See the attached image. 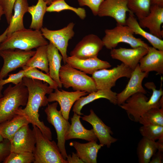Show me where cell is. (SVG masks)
I'll list each match as a JSON object with an SVG mask.
<instances>
[{
  "label": "cell",
  "mask_w": 163,
  "mask_h": 163,
  "mask_svg": "<svg viewBox=\"0 0 163 163\" xmlns=\"http://www.w3.org/2000/svg\"><path fill=\"white\" fill-rule=\"evenodd\" d=\"M58 103L55 102L47 104L44 110L47 121L54 127L57 134V145L63 158L66 160L67 155L65 148V137L70 124L57 109Z\"/></svg>",
  "instance_id": "cell-8"
},
{
  "label": "cell",
  "mask_w": 163,
  "mask_h": 163,
  "mask_svg": "<svg viewBox=\"0 0 163 163\" xmlns=\"http://www.w3.org/2000/svg\"><path fill=\"white\" fill-rule=\"evenodd\" d=\"M104 0H78L80 6H87L91 10L94 16L97 15L100 5Z\"/></svg>",
  "instance_id": "cell-40"
},
{
  "label": "cell",
  "mask_w": 163,
  "mask_h": 163,
  "mask_svg": "<svg viewBox=\"0 0 163 163\" xmlns=\"http://www.w3.org/2000/svg\"><path fill=\"white\" fill-rule=\"evenodd\" d=\"M163 78H161V85L159 89H156L154 82H149L145 84V87L152 91L149 99L145 94L137 93L133 95L119 106L125 110L129 118L135 122H139L141 116L150 109L154 107H163L162 88Z\"/></svg>",
  "instance_id": "cell-2"
},
{
  "label": "cell",
  "mask_w": 163,
  "mask_h": 163,
  "mask_svg": "<svg viewBox=\"0 0 163 163\" xmlns=\"http://www.w3.org/2000/svg\"><path fill=\"white\" fill-rule=\"evenodd\" d=\"M147 53L140 60L139 67L142 71H155L157 74H163V50L149 46Z\"/></svg>",
  "instance_id": "cell-21"
},
{
  "label": "cell",
  "mask_w": 163,
  "mask_h": 163,
  "mask_svg": "<svg viewBox=\"0 0 163 163\" xmlns=\"http://www.w3.org/2000/svg\"><path fill=\"white\" fill-rule=\"evenodd\" d=\"M11 143L8 139L0 142V163L4 161L11 152Z\"/></svg>",
  "instance_id": "cell-41"
},
{
  "label": "cell",
  "mask_w": 163,
  "mask_h": 163,
  "mask_svg": "<svg viewBox=\"0 0 163 163\" xmlns=\"http://www.w3.org/2000/svg\"><path fill=\"white\" fill-rule=\"evenodd\" d=\"M47 56L48 61L49 73L51 78L57 84L58 87L62 88L59 78V72L61 67L62 57L58 49L50 42L47 45Z\"/></svg>",
  "instance_id": "cell-27"
},
{
  "label": "cell",
  "mask_w": 163,
  "mask_h": 163,
  "mask_svg": "<svg viewBox=\"0 0 163 163\" xmlns=\"http://www.w3.org/2000/svg\"><path fill=\"white\" fill-rule=\"evenodd\" d=\"M59 75L60 82L65 88L72 87L75 91H85L89 93L97 90L92 77L67 63L61 66Z\"/></svg>",
  "instance_id": "cell-6"
},
{
  "label": "cell",
  "mask_w": 163,
  "mask_h": 163,
  "mask_svg": "<svg viewBox=\"0 0 163 163\" xmlns=\"http://www.w3.org/2000/svg\"><path fill=\"white\" fill-rule=\"evenodd\" d=\"M16 0H0V5L2 8L7 23L9 24L13 15L14 5Z\"/></svg>",
  "instance_id": "cell-38"
},
{
  "label": "cell",
  "mask_w": 163,
  "mask_h": 163,
  "mask_svg": "<svg viewBox=\"0 0 163 163\" xmlns=\"http://www.w3.org/2000/svg\"><path fill=\"white\" fill-rule=\"evenodd\" d=\"M149 72H143L140 70L139 64L131 73L130 79L124 89L117 94V104L120 106L130 97L137 93L144 94L147 92L142 86L144 79L148 77Z\"/></svg>",
  "instance_id": "cell-15"
},
{
  "label": "cell",
  "mask_w": 163,
  "mask_h": 163,
  "mask_svg": "<svg viewBox=\"0 0 163 163\" xmlns=\"http://www.w3.org/2000/svg\"><path fill=\"white\" fill-rule=\"evenodd\" d=\"M28 7L27 0H16L13 8L14 13L7 28V37L15 31L25 28L23 18L27 12Z\"/></svg>",
  "instance_id": "cell-26"
},
{
  "label": "cell",
  "mask_w": 163,
  "mask_h": 163,
  "mask_svg": "<svg viewBox=\"0 0 163 163\" xmlns=\"http://www.w3.org/2000/svg\"><path fill=\"white\" fill-rule=\"evenodd\" d=\"M68 163H84L81 159L77 154L73 152L72 153V155H67L66 159Z\"/></svg>",
  "instance_id": "cell-43"
},
{
  "label": "cell",
  "mask_w": 163,
  "mask_h": 163,
  "mask_svg": "<svg viewBox=\"0 0 163 163\" xmlns=\"http://www.w3.org/2000/svg\"><path fill=\"white\" fill-rule=\"evenodd\" d=\"M138 23L142 28H148L150 33L162 39L163 32L161 27L163 23V7L151 5L148 14L139 20Z\"/></svg>",
  "instance_id": "cell-20"
},
{
  "label": "cell",
  "mask_w": 163,
  "mask_h": 163,
  "mask_svg": "<svg viewBox=\"0 0 163 163\" xmlns=\"http://www.w3.org/2000/svg\"><path fill=\"white\" fill-rule=\"evenodd\" d=\"M25 75L24 70H21L16 73L10 74L6 79L0 80V84L4 86L8 83H11L14 85H17L22 81Z\"/></svg>",
  "instance_id": "cell-39"
},
{
  "label": "cell",
  "mask_w": 163,
  "mask_h": 163,
  "mask_svg": "<svg viewBox=\"0 0 163 163\" xmlns=\"http://www.w3.org/2000/svg\"><path fill=\"white\" fill-rule=\"evenodd\" d=\"M80 115L74 112L71 118V124L65 137L66 140L71 139H78L88 141H95L98 139L93 129L88 130L81 123Z\"/></svg>",
  "instance_id": "cell-23"
},
{
  "label": "cell",
  "mask_w": 163,
  "mask_h": 163,
  "mask_svg": "<svg viewBox=\"0 0 163 163\" xmlns=\"http://www.w3.org/2000/svg\"><path fill=\"white\" fill-rule=\"evenodd\" d=\"M151 5H156L163 7V0H150Z\"/></svg>",
  "instance_id": "cell-44"
},
{
  "label": "cell",
  "mask_w": 163,
  "mask_h": 163,
  "mask_svg": "<svg viewBox=\"0 0 163 163\" xmlns=\"http://www.w3.org/2000/svg\"><path fill=\"white\" fill-rule=\"evenodd\" d=\"M127 12H130L127 0H104L100 6L97 15L111 17L117 24L125 25Z\"/></svg>",
  "instance_id": "cell-12"
},
{
  "label": "cell",
  "mask_w": 163,
  "mask_h": 163,
  "mask_svg": "<svg viewBox=\"0 0 163 163\" xmlns=\"http://www.w3.org/2000/svg\"><path fill=\"white\" fill-rule=\"evenodd\" d=\"M7 28L0 35V43L3 41L7 37Z\"/></svg>",
  "instance_id": "cell-45"
},
{
  "label": "cell",
  "mask_w": 163,
  "mask_h": 163,
  "mask_svg": "<svg viewBox=\"0 0 163 163\" xmlns=\"http://www.w3.org/2000/svg\"><path fill=\"white\" fill-rule=\"evenodd\" d=\"M148 48L143 46L129 49L120 47L111 50L112 58L119 60L132 70L139 64L140 59L147 53Z\"/></svg>",
  "instance_id": "cell-18"
},
{
  "label": "cell",
  "mask_w": 163,
  "mask_h": 163,
  "mask_svg": "<svg viewBox=\"0 0 163 163\" xmlns=\"http://www.w3.org/2000/svg\"><path fill=\"white\" fill-rule=\"evenodd\" d=\"M139 122L142 125L163 126V107H154L150 109L141 116Z\"/></svg>",
  "instance_id": "cell-32"
},
{
  "label": "cell",
  "mask_w": 163,
  "mask_h": 163,
  "mask_svg": "<svg viewBox=\"0 0 163 163\" xmlns=\"http://www.w3.org/2000/svg\"><path fill=\"white\" fill-rule=\"evenodd\" d=\"M126 25L132 30L134 34L139 35L148 40L152 47L159 50H163V40L144 30L139 26L134 15L131 12H129Z\"/></svg>",
  "instance_id": "cell-28"
},
{
  "label": "cell",
  "mask_w": 163,
  "mask_h": 163,
  "mask_svg": "<svg viewBox=\"0 0 163 163\" xmlns=\"http://www.w3.org/2000/svg\"><path fill=\"white\" fill-rule=\"evenodd\" d=\"M4 139L3 138L0 134V142L2 141Z\"/></svg>",
  "instance_id": "cell-49"
},
{
  "label": "cell",
  "mask_w": 163,
  "mask_h": 163,
  "mask_svg": "<svg viewBox=\"0 0 163 163\" xmlns=\"http://www.w3.org/2000/svg\"><path fill=\"white\" fill-rule=\"evenodd\" d=\"M29 123L25 117L17 115L11 119L0 123V134L4 139H8L10 141L20 128Z\"/></svg>",
  "instance_id": "cell-29"
},
{
  "label": "cell",
  "mask_w": 163,
  "mask_h": 163,
  "mask_svg": "<svg viewBox=\"0 0 163 163\" xmlns=\"http://www.w3.org/2000/svg\"><path fill=\"white\" fill-rule=\"evenodd\" d=\"M28 97V90L22 81L14 86L9 85L0 97V123L17 115L18 109L26 106Z\"/></svg>",
  "instance_id": "cell-3"
},
{
  "label": "cell",
  "mask_w": 163,
  "mask_h": 163,
  "mask_svg": "<svg viewBox=\"0 0 163 163\" xmlns=\"http://www.w3.org/2000/svg\"><path fill=\"white\" fill-rule=\"evenodd\" d=\"M117 93L111 89H98L97 91L89 93L85 97H82L74 103L72 111L79 115L83 114L81 112L82 107L85 105L95 100L105 98L114 105L117 104Z\"/></svg>",
  "instance_id": "cell-22"
},
{
  "label": "cell",
  "mask_w": 163,
  "mask_h": 163,
  "mask_svg": "<svg viewBox=\"0 0 163 163\" xmlns=\"http://www.w3.org/2000/svg\"><path fill=\"white\" fill-rule=\"evenodd\" d=\"M55 0H44V1L46 3L47 5H49L52 2Z\"/></svg>",
  "instance_id": "cell-48"
},
{
  "label": "cell",
  "mask_w": 163,
  "mask_h": 163,
  "mask_svg": "<svg viewBox=\"0 0 163 163\" xmlns=\"http://www.w3.org/2000/svg\"><path fill=\"white\" fill-rule=\"evenodd\" d=\"M133 70L122 63L111 69H103L92 74L96 88L98 89H111L117 80L122 77L129 78Z\"/></svg>",
  "instance_id": "cell-9"
},
{
  "label": "cell",
  "mask_w": 163,
  "mask_h": 163,
  "mask_svg": "<svg viewBox=\"0 0 163 163\" xmlns=\"http://www.w3.org/2000/svg\"><path fill=\"white\" fill-rule=\"evenodd\" d=\"M22 82L28 90V99L25 107L22 108L20 107L17 112V114L25 117L30 123L37 127L45 137L52 140L51 129L39 119V111L40 107L48 104L46 95L53 92L54 89L47 83L37 79L24 77Z\"/></svg>",
  "instance_id": "cell-1"
},
{
  "label": "cell",
  "mask_w": 163,
  "mask_h": 163,
  "mask_svg": "<svg viewBox=\"0 0 163 163\" xmlns=\"http://www.w3.org/2000/svg\"><path fill=\"white\" fill-rule=\"evenodd\" d=\"M66 63L86 74L90 75L98 70L111 66L108 62L101 60L97 57L82 59L70 56H68Z\"/></svg>",
  "instance_id": "cell-19"
},
{
  "label": "cell",
  "mask_w": 163,
  "mask_h": 163,
  "mask_svg": "<svg viewBox=\"0 0 163 163\" xmlns=\"http://www.w3.org/2000/svg\"><path fill=\"white\" fill-rule=\"evenodd\" d=\"M64 10H69L75 12L81 19L86 17L85 9L82 8H75L69 5L65 0H55L47 7L46 12H59Z\"/></svg>",
  "instance_id": "cell-33"
},
{
  "label": "cell",
  "mask_w": 163,
  "mask_h": 163,
  "mask_svg": "<svg viewBox=\"0 0 163 163\" xmlns=\"http://www.w3.org/2000/svg\"><path fill=\"white\" fill-rule=\"evenodd\" d=\"M47 5L44 0H38L36 5L29 6L27 12L32 18L30 29L40 30L43 27V17L46 12Z\"/></svg>",
  "instance_id": "cell-30"
},
{
  "label": "cell",
  "mask_w": 163,
  "mask_h": 163,
  "mask_svg": "<svg viewBox=\"0 0 163 163\" xmlns=\"http://www.w3.org/2000/svg\"><path fill=\"white\" fill-rule=\"evenodd\" d=\"M81 117L82 120L92 126V129L100 144L103 146L106 145L109 148L112 143L118 140L111 136L113 133L110 127L105 125L92 109L90 110L89 115H84Z\"/></svg>",
  "instance_id": "cell-17"
},
{
  "label": "cell",
  "mask_w": 163,
  "mask_h": 163,
  "mask_svg": "<svg viewBox=\"0 0 163 163\" xmlns=\"http://www.w3.org/2000/svg\"><path fill=\"white\" fill-rule=\"evenodd\" d=\"M32 130L36 139L33 152L34 163H68L64 159L56 142L45 137L36 126L32 125Z\"/></svg>",
  "instance_id": "cell-5"
},
{
  "label": "cell",
  "mask_w": 163,
  "mask_h": 163,
  "mask_svg": "<svg viewBox=\"0 0 163 163\" xmlns=\"http://www.w3.org/2000/svg\"><path fill=\"white\" fill-rule=\"evenodd\" d=\"M25 73V77L37 79L47 83L53 89L58 88L56 83L51 78L48 74L44 73L35 68L24 66L22 67Z\"/></svg>",
  "instance_id": "cell-35"
},
{
  "label": "cell",
  "mask_w": 163,
  "mask_h": 163,
  "mask_svg": "<svg viewBox=\"0 0 163 163\" xmlns=\"http://www.w3.org/2000/svg\"><path fill=\"white\" fill-rule=\"evenodd\" d=\"M142 136L148 139L155 141L163 139V126L148 125H142L139 129Z\"/></svg>",
  "instance_id": "cell-36"
},
{
  "label": "cell",
  "mask_w": 163,
  "mask_h": 163,
  "mask_svg": "<svg viewBox=\"0 0 163 163\" xmlns=\"http://www.w3.org/2000/svg\"><path fill=\"white\" fill-rule=\"evenodd\" d=\"M88 93L85 91H75L69 92L58 88L54 89L49 94L48 102L56 101L60 106L61 111L63 117L66 120L69 118L70 112L73 104L80 97L85 96Z\"/></svg>",
  "instance_id": "cell-14"
},
{
  "label": "cell",
  "mask_w": 163,
  "mask_h": 163,
  "mask_svg": "<svg viewBox=\"0 0 163 163\" xmlns=\"http://www.w3.org/2000/svg\"><path fill=\"white\" fill-rule=\"evenodd\" d=\"M151 6L150 0H127L129 9L139 20L148 14Z\"/></svg>",
  "instance_id": "cell-34"
},
{
  "label": "cell",
  "mask_w": 163,
  "mask_h": 163,
  "mask_svg": "<svg viewBox=\"0 0 163 163\" xmlns=\"http://www.w3.org/2000/svg\"><path fill=\"white\" fill-rule=\"evenodd\" d=\"M34 158L33 153L10 152L3 163H33Z\"/></svg>",
  "instance_id": "cell-37"
},
{
  "label": "cell",
  "mask_w": 163,
  "mask_h": 163,
  "mask_svg": "<svg viewBox=\"0 0 163 163\" xmlns=\"http://www.w3.org/2000/svg\"><path fill=\"white\" fill-rule=\"evenodd\" d=\"M104 46L102 40L97 36L88 35L77 44L70 55L82 59L97 57Z\"/></svg>",
  "instance_id": "cell-13"
},
{
  "label": "cell",
  "mask_w": 163,
  "mask_h": 163,
  "mask_svg": "<svg viewBox=\"0 0 163 163\" xmlns=\"http://www.w3.org/2000/svg\"><path fill=\"white\" fill-rule=\"evenodd\" d=\"M105 35L102 39L104 46L108 49L115 48L121 43H126L131 47L143 46L148 48L149 46L140 38L134 36L132 30L127 25L117 24L111 29L105 30Z\"/></svg>",
  "instance_id": "cell-7"
},
{
  "label": "cell",
  "mask_w": 163,
  "mask_h": 163,
  "mask_svg": "<svg viewBox=\"0 0 163 163\" xmlns=\"http://www.w3.org/2000/svg\"><path fill=\"white\" fill-rule=\"evenodd\" d=\"M3 86H2L0 84V97H2L3 96V94H2V91L3 88Z\"/></svg>",
  "instance_id": "cell-47"
},
{
  "label": "cell",
  "mask_w": 163,
  "mask_h": 163,
  "mask_svg": "<svg viewBox=\"0 0 163 163\" xmlns=\"http://www.w3.org/2000/svg\"><path fill=\"white\" fill-rule=\"evenodd\" d=\"M158 150L163 151V141H155L145 137L139 142L137 153L139 163H149L154 154Z\"/></svg>",
  "instance_id": "cell-25"
},
{
  "label": "cell",
  "mask_w": 163,
  "mask_h": 163,
  "mask_svg": "<svg viewBox=\"0 0 163 163\" xmlns=\"http://www.w3.org/2000/svg\"><path fill=\"white\" fill-rule=\"evenodd\" d=\"M74 26V23L72 22L66 27L58 30H50L46 27H42L40 29L44 37L49 40L60 52L64 64L66 63L68 56L67 52L69 41L75 34L73 30Z\"/></svg>",
  "instance_id": "cell-11"
},
{
  "label": "cell",
  "mask_w": 163,
  "mask_h": 163,
  "mask_svg": "<svg viewBox=\"0 0 163 163\" xmlns=\"http://www.w3.org/2000/svg\"><path fill=\"white\" fill-rule=\"evenodd\" d=\"M48 43L40 30L25 28L7 37L0 43V51L15 49L28 51Z\"/></svg>",
  "instance_id": "cell-4"
},
{
  "label": "cell",
  "mask_w": 163,
  "mask_h": 163,
  "mask_svg": "<svg viewBox=\"0 0 163 163\" xmlns=\"http://www.w3.org/2000/svg\"><path fill=\"white\" fill-rule=\"evenodd\" d=\"M4 14V12L2 7L0 5V20H1L2 15Z\"/></svg>",
  "instance_id": "cell-46"
},
{
  "label": "cell",
  "mask_w": 163,
  "mask_h": 163,
  "mask_svg": "<svg viewBox=\"0 0 163 163\" xmlns=\"http://www.w3.org/2000/svg\"><path fill=\"white\" fill-rule=\"evenodd\" d=\"M150 163H162L163 160V151L158 150L154 154Z\"/></svg>",
  "instance_id": "cell-42"
},
{
  "label": "cell",
  "mask_w": 163,
  "mask_h": 163,
  "mask_svg": "<svg viewBox=\"0 0 163 163\" xmlns=\"http://www.w3.org/2000/svg\"><path fill=\"white\" fill-rule=\"evenodd\" d=\"M47 45L36 48L34 54L28 61L25 66L38 69L48 74V61L47 54Z\"/></svg>",
  "instance_id": "cell-31"
},
{
  "label": "cell",
  "mask_w": 163,
  "mask_h": 163,
  "mask_svg": "<svg viewBox=\"0 0 163 163\" xmlns=\"http://www.w3.org/2000/svg\"><path fill=\"white\" fill-rule=\"evenodd\" d=\"M10 142L11 152L33 153L35 147L36 139L32 130L27 125L20 128Z\"/></svg>",
  "instance_id": "cell-16"
},
{
  "label": "cell",
  "mask_w": 163,
  "mask_h": 163,
  "mask_svg": "<svg viewBox=\"0 0 163 163\" xmlns=\"http://www.w3.org/2000/svg\"><path fill=\"white\" fill-rule=\"evenodd\" d=\"M97 141H89L82 143L76 141L71 142L69 145L75 149L79 158L85 163H97V154L99 150L103 146L98 144Z\"/></svg>",
  "instance_id": "cell-24"
},
{
  "label": "cell",
  "mask_w": 163,
  "mask_h": 163,
  "mask_svg": "<svg viewBox=\"0 0 163 163\" xmlns=\"http://www.w3.org/2000/svg\"><path fill=\"white\" fill-rule=\"evenodd\" d=\"M35 52L34 50L18 49L0 51V56L3 60V64L0 71V80L7 77L9 72L25 66Z\"/></svg>",
  "instance_id": "cell-10"
}]
</instances>
